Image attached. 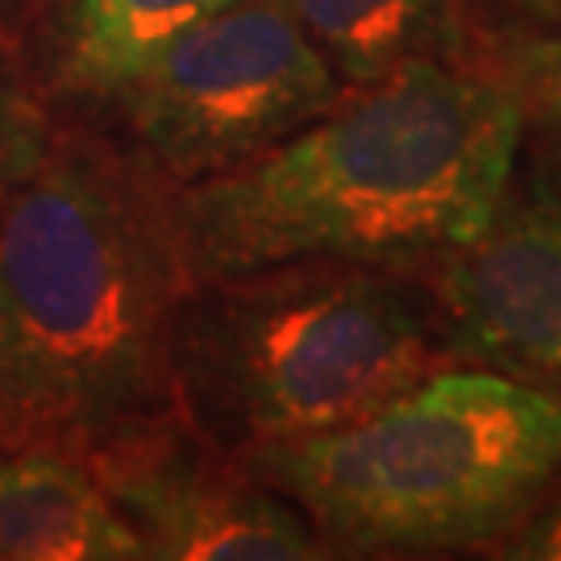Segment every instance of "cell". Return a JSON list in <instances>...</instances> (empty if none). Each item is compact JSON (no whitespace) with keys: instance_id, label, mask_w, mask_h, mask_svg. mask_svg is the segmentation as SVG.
Returning a JSON list of instances; mask_svg holds the SVG:
<instances>
[{"instance_id":"10","label":"cell","mask_w":561,"mask_h":561,"mask_svg":"<svg viewBox=\"0 0 561 561\" xmlns=\"http://www.w3.org/2000/svg\"><path fill=\"white\" fill-rule=\"evenodd\" d=\"M233 0H59L55 83L71 96L113 101L162 46Z\"/></svg>"},{"instance_id":"5","label":"cell","mask_w":561,"mask_h":561,"mask_svg":"<svg viewBox=\"0 0 561 561\" xmlns=\"http://www.w3.org/2000/svg\"><path fill=\"white\" fill-rule=\"evenodd\" d=\"M345 92L279 0H233L162 46L108 104L141 159L187 187L266 154Z\"/></svg>"},{"instance_id":"13","label":"cell","mask_w":561,"mask_h":561,"mask_svg":"<svg viewBox=\"0 0 561 561\" xmlns=\"http://www.w3.org/2000/svg\"><path fill=\"white\" fill-rule=\"evenodd\" d=\"M491 553L507 561H561V479Z\"/></svg>"},{"instance_id":"4","label":"cell","mask_w":561,"mask_h":561,"mask_svg":"<svg viewBox=\"0 0 561 561\" xmlns=\"http://www.w3.org/2000/svg\"><path fill=\"white\" fill-rule=\"evenodd\" d=\"M449 362L433 283L379 262L201 279L175 321L180 412L229 454L341 428Z\"/></svg>"},{"instance_id":"14","label":"cell","mask_w":561,"mask_h":561,"mask_svg":"<svg viewBox=\"0 0 561 561\" xmlns=\"http://www.w3.org/2000/svg\"><path fill=\"white\" fill-rule=\"evenodd\" d=\"M507 13L533 21H561V0H500Z\"/></svg>"},{"instance_id":"7","label":"cell","mask_w":561,"mask_h":561,"mask_svg":"<svg viewBox=\"0 0 561 561\" xmlns=\"http://www.w3.org/2000/svg\"><path fill=\"white\" fill-rule=\"evenodd\" d=\"M88 466L134 524L146 558L167 561H308L333 558L317 528L183 412L113 437Z\"/></svg>"},{"instance_id":"6","label":"cell","mask_w":561,"mask_h":561,"mask_svg":"<svg viewBox=\"0 0 561 561\" xmlns=\"http://www.w3.org/2000/svg\"><path fill=\"white\" fill-rule=\"evenodd\" d=\"M528 138L495 213L428 275L449 358L561 400V138Z\"/></svg>"},{"instance_id":"1","label":"cell","mask_w":561,"mask_h":561,"mask_svg":"<svg viewBox=\"0 0 561 561\" xmlns=\"http://www.w3.org/2000/svg\"><path fill=\"white\" fill-rule=\"evenodd\" d=\"M175 183L138 150L55 134L0 208V454H96L180 412L187 296Z\"/></svg>"},{"instance_id":"8","label":"cell","mask_w":561,"mask_h":561,"mask_svg":"<svg viewBox=\"0 0 561 561\" xmlns=\"http://www.w3.org/2000/svg\"><path fill=\"white\" fill-rule=\"evenodd\" d=\"M141 561L146 545L104 495L88 458L0 454V561Z\"/></svg>"},{"instance_id":"3","label":"cell","mask_w":561,"mask_h":561,"mask_svg":"<svg viewBox=\"0 0 561 561\" xmlns=\"http://www.w3.org/2000/svg\"><path fill=\"white\" fill-rule=\"evenodd\" d=\"M238 458L333 558L482 553L561 479V400L449 362L358 421Z\"/></svg>"},{"instance_id":"2","label":"cell","mask_w":561,"mask_h":561,"mask_svg":"<svg viewBox=\"0 0 561 561\" xmlns=\"http://www.w3.org/2000/svg\"><path fill=\"white\" fill-rule=\"evenodd\" d=\"M520 104L479 62H408L225 175L175 187L187 279L296 259L433 275L495 213Z\"/></svg>"},{"instance_id":"9","label":"cell","mask_w":561,"mask_h":561,"mask_svg":"<svg viewBox=\"0 0 561 561\" xmlns=\"http://www.w3.org/2000/svg\"><path fill=\"white\" fill-rule=\"evenodd\" d=\"M345 88L387 80L408 62H470L461 0H279Z\"/></svg>"},{"instance_id":"11","label":"cell","mask_w":561,"mask_h":561,"mask_svg":"<svg viewBox=\"0 0 561 561\" xmlns=\"http://www.w3.org/2000/svg\"><path fill=\"white\" fill-rule=\"evenodd\" d=\"M470 62L512 92L528 125L561 138V21L507 13V21L474 25Z\"/></svg>"},{"instance_id":"12","label":"cell","mask_w":561,"mask_h":561,"mask_svg":"<svg viewBox=\"0 0 561 561\" xmlns=\"http://www.w3.org/2000/svg\"><path fill=\"white\" fill-rule=\"evenodd\" d=\"M46 141H50V125L0 55V208L21 187V180L38 167Z\"/></svg>"}]
</instances>
